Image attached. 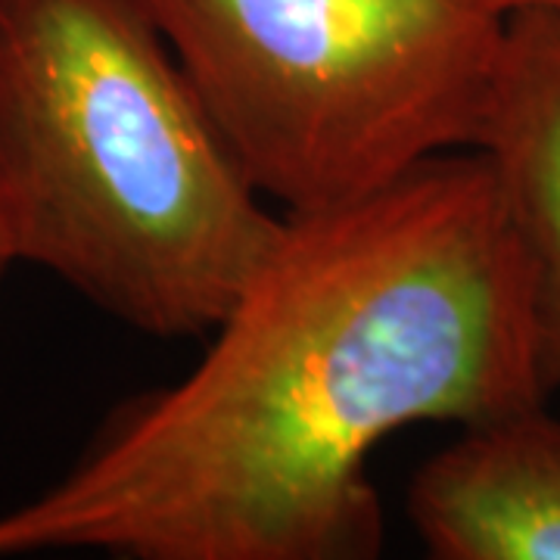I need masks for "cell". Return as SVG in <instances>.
Here are the masks:
<instances>
[{"mask_svg":"<svg viewBox=\"0 0 560 560\" xmlns=\"http://www.w3.org/2000/svg\"><path fill=\"white\" fill-rule=\"evenodd\" d=\"M405 514L436 560H560V418L539 401L460 427L415 470Z\"/></svg>","mask_w":560,"mask_h":560,"instance_id":"cell-4","label":"cell"},{"mask_svg":"<svg viewBox=\"0 0 560 560\" xmlns=\"http://www.w3.org/2000/svg\"><path fill=\"white\" fill-rule=\"evenodd\" d=\"M261 197L315 212L474 150L492 0H147Z\"/></svg>","mask_w":560,"mask_h":560,"instance_id":"cell-3","label":"cell"},{"mask_svg":"<svg viewBox=\"0 0 560 560\" xmlns=\"http://www.w3.org/2000/svg\"><path fill=\"white\" fill-rule=\"evenodd\" d=\"M474 150L499 180L529 268L541 381L560 389V16H508Z\"/></svg>","mask_w":560,"mask_h":560,"instance_id":"cell-5","label":"cell"},{"mask_svg":"<svg viewBox=\"0 0 560 560\" xmlns=\"http://www.w3.org/2000/svg\"><path fill=\"white\" fill-rule=\"evenodd\" d=\"M504 16H517V13H548L560 16V0H492Z\"/></svg>","mask_w":560,"mask_h":560,"instance_id":"cell-6","label":"cell"},{"mask_svg":"<svg viewBox=\"0 0 560 560\" xmlns=\"http://www.w3.org/2000/svg\"><path fill=\"white\" fill-rule=\"evenodd\" d=\"M13 268V259H10V253H7V246L0 241V280L7 278V271Z\"/></svg>","mask_w":560,"mask_h":560,"instance_id":"cell-7","label":"cell"},{"mask_svg":"<svg viewBox=\"0 0 560 560\" xmlns=\"http://www.w3.org/2000/svg\"><path fill=\"white\" fill-rule=\"evenodd\" d=\"M178 383L125 399L81 458L0 514V558L371 560L368 460L418 423H477L551 393L529 268L480 150L287 212Z\"/></svg>","mask_w":560,"mask_h":560,"instance_id":"cell-1","label":"cell"},{"mask_svg":"<svg viewBox=\"0 0 560 560\" xmlns=\"http://www.w3.org/2000/svg\"><path fill=\"white\" fill-rule=\"evenodd\" d=\"M147 0H0V241L150 337H202L280 234Z\"/></svg>","mask_w":560,"mask_h":560,"instance_id":"cell-2","label":"cell"}]
</instances>
